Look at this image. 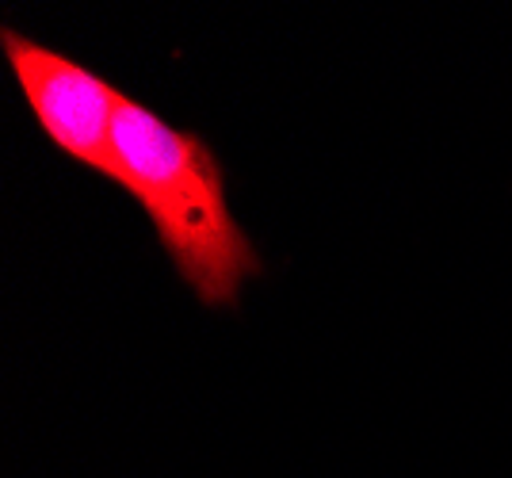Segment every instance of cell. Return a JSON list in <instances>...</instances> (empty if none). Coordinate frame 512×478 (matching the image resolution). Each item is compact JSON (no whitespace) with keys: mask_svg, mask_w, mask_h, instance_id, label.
I'll list each match as a JSON object with an SVG mask.
<instances>
[{"mask_svg":"<svg viewBox=\"0 0 512 478\" xmlns=\"http://www.w3.org/2000/svg\"><path fill=\"white\" fill-rule=\"evenodd\" d=\"M115 153L119 188L146 211L176 276L211 310L237 306L264 264L230 211L226 176L211 146L127 96L115 123Z\"/></svg>","mask_w":512,"mask_h":478,"instance_id":"cell-1","label":"cell"},{"mask_svg":"<svg viewBox=\"0 0 512 478\" xmlns=\"http://www.w3.org/2000/svg\"><path fill=\"white\" fill-rule=\"evenodd\" d=\"M0 50L46 138L65 157L85 165L88 173L119 184L115 123L127 96L96 69L81 66L12 27L0 31Z\"/></svg>","mask_w":512,"mask_h":478,"instance_id":"cell-2","label":"cell"}]
</instances>
